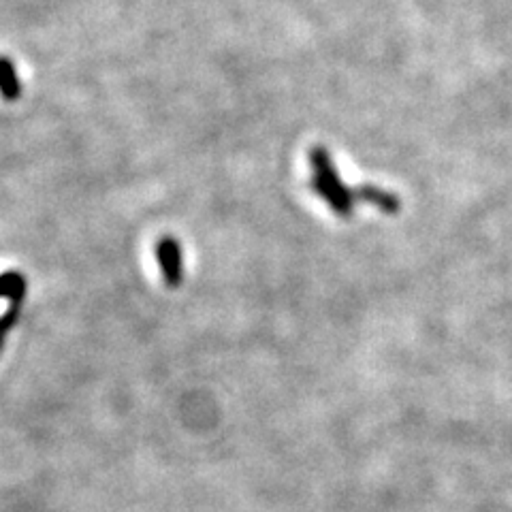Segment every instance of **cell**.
Masks as SVG:
<instances>
[{
	"label": "cell",
	"mask_w": 512,
	"mask_h": 512,
	"mask_svg": "<svg viewBox=\"0 0 512 512\" xmlns=\"http://www.w3.org/2000/svg\"><path fill=\"white\" fill-rule=\"evenodd\" d=\"M312 167H314V180H312V190L320 199H325L329 203L331 210L338 216H350L352 210H355V188H348L342 180L338 171H335L329 152L323 148H314L312 150Z\"/></svg>",
	"instance_id": "cell-1"
},
{
	"label": "cell",
	"mask_w": 512,
	"mask_h": 512,
	"mask_svg": "<svg viewBox=\"0 0 512 512\" xmlns=\"http://www.w3.org/2000/svg\"><path fill=\"white\" fill-rule=\"evenodd\" d=\"M156 259L160 269H163L165 282L175 288L182 284L184 271H182V248L175 237H163L156 244Z\"/></svg>",
	"instance_id": "cell-2"
},
{
	"label": "cell",
	"mask_w": 512,
	"mask_h": 512,
	"mask_svg": "<svg viewBox=\"0 0 512 512\" xmlns=\"http://www.w3.org/2000/svg\"><path fill=\"white\" fill-rule=\"evenodd\" d=\"M0 96L5 101H18L22 96L20 73L15 69V64L5 56H0Z\"/></svg>",
	"instance_id": "cell-3"
},
{
	"label": "cell",
	"mask_w": 512,
	"mask_h": 512,
	"mask_svg": "<svg viewBox=\"0 0 512 512\" xmlns=\"http://www.w3.org/2000/svg\"><path fill=\"white\" fill-rule=\"evenodd\" d=\"M355 197L359 201H367V203L380 207V210L387 212V214H397L399 212V199L395 195H391V192L382 190V188L361 186V188H355Z\"/></svg>",
	"instance_id": "cell-4"
},
{
	"label": "cell",
	"mask_w": 512,
	"mask_h": 512,
	"mask_svg": "<svg viewBox=\"0 0 512 512\" xmlns=\"http://www.w3.org/2000/svg\"><path fill=\"white\" fill-rule=\"evenodd\" d=\"M26 295V280L20 271H7L0 276V297L7 299H24Z\"/></svg>",
	"instance_id": "cell-5"
},
{
	"label": "cell",
	"mask_w": 512,
	"mask_h": 512,
	"mask_svg": "<svg viewBox=\"0 0 512 512\" xmlns=\"http://www.w3.org/2000/svg\"><path fill=\"white\" fill-rule=\"evenodd\" d=\"M20 308H22V299H13V301H11V308L3 314V318H0V348H3L5 335L11 331V327H13L15 323H18Z\"/></svg>",
	"instance_id": "cell-6"
}]
</instances>
